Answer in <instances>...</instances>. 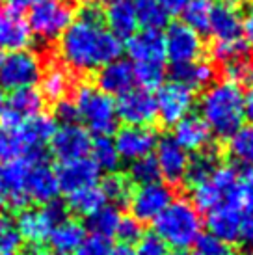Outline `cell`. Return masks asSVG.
I'll use <instances>...</instances> for the list:
<instances>
[{
	"label": "cell",
	"mask_w": 253,
	"mask_h": 255,
	"mask_svg": "<svg viewBox=\"0 0 253 255\" xmlns=\"http://www.w3.org/2000/svg\"><path fill=\"white\" fill-rule=\"evenodd\" d=\"M123 43L105 26L103 19L78 17L58 39L63 65L75 73H92L121 58Z\"/></svg>",
	"instance_id": "obj_1"
},
{
	"label": "cell",
	"mask_w": 253,
	"mask_h": 255,
	"mask_svg": "<svg viewBox=\"0 0 253 255\" xmlns=\"http://www.w3.org/2000/svg\"><path fill=\"white\" fill-rule=\"evenodd\" d=\"M216 77V69L214 65L205 62V60H196V62H188V64H179L171 67V78L175 82L188 86L192 90L197 88H209L214 82Z\"/></svg>",
	"instance_id": "obj_29"
},
{
	"label": "cell",
	"mask_w": 253,
	"mask_h": 255,
	"mask_svg": "<svg viewBox=\"0 0 253 255\" xmlns=\"http://www.w3.org/2000/svg\"><path fill=\"white\" fill-rule=\"evenodd\" d=\"M239 241L253 252V209H250L246 214H242V224H240Z\"/></svg>",
	"instance_id": "obj_51"
},
{
	"label": "cell",
	"mask_w": 253,
	"mask_h": 255,
	"mask_svg": "<svg viewBox=\"0 0 253 255\" xmlns=\"http://www.w3.org/2000/svg\"><path fill=\"white\" fill-rule=\"evenodd\" d=\"M162 6V9L169 15H183V11L186 9L190 0H156Z\"/></svg>",
	"instance_id": "obj_53"
},
{
	"label": "cell",
	"mask_w": 253,
	"mask_h": 255,
	"mask_svg": "<svg viewBox=\"0 0 253 255\" xmlns=\"http://www.w3.org/2000/svg\"><path fill=\"white\" fill-rule=\"evenodd\" d=\"M240 224H242V211H240V203L237 201L214 207L207 216V227L211 231V237L225 244L239 241Z\"/></svg>",
	"instance_id": "obj_22"
},
{
	"label": "cell",
	"mask_w": 253,
	"mask_h": 255,
	"mask_svg": "<svg viewBox=\"0 0 253 255\" xmlns=\"http://www.w3.org/2000/svg\"><path fill=\"white\" fill-rule=\"evenodd\" d=\"M39 86H41L39 93L43 95V99L58 103V101L65 99V95L69 93L71 86H73V78H71L67 67L54 64L49 65L47 69H43Z\"/></svg>",
	"instance_id": "obj_30"
},
{
	"label": "cell",
	"mask_w": 253,
	"mask_h": 255,
	"mask_svg": "<svg viewBox=\"0 0 253 255\" xmlns=\"http://www.w3.org/2000/svg\"><path fill=\"white\" fill-rule=\"evenodd\" d=\"M212 56H214L216 62L227 65L231 64V62H235V60H239V58L248 56V47L242 39H239V41H229V43H214Z\"/></svg>",
	"instance_id": "obj_44"
},
{
	"label": "cell",
	"mask_w": 253,
	"mask_h": 255,
	"mask_svg": "<svg viewBox=\"0 0 253 255\" xmlns=\"http://www.w3.org/2000/svg\"><path fill=\"white\" fill-rule=\"evenodd\" d=\"M97 88L106 95H118L128 92L134 88V65L128 60L116 58L112 62L97 69Z\"/></svg>",
	"instance_id": "obj_23"
},
{
	"label": "cell",
	"mask_w": 253,
	"mask_h": 255,
	"mask_svg": "<svg viewBox=\"0 0 253 255\" xmlns=\"http://www.w3.org/2000/svg\"><path fill=\"white\" fill-rule=\"evenodd\" d=\"M4 110H6V95H4V90H0V120L4 116Z\"/></svg>",
	"instance_id": "obj_57"
},
{
	"label": "cell",
	"mask_w": 253,
	"mask_h": 255,
	"mask_svg": "<svg viewBox=\"0 0 253 255\" xmlns=\"http://www.w3.org/2000/svg\"><path fill=\"white\" fill-rule=\"evenodd\" d=\"M43 105L45 99L35 88H22V90H15L11 95L6 99V110L2 116V123L6 125H21L30 118H34L37 114L43 112Z\"/></svg>",
	"instance_id": "obj_20"
},
{
	"label": "cell",
	"mask_w": 253,
	"mask_h": 255,
	"mask_svg": "<svg viewBox=\"0 0 253 255\" xmlns=\"http://www.w3.org/2000/svg\"><path fill=\"white\" fill-rule=\"evenodd\" d=\"M164 41H166V58H169L173 65L196 62L203 52L201 36L184 22L171 24L164 34Z\"/></svg>",
	"instance_id": "obj_14"
},
{
	"label": "cell",
	"mask_w": 253,
	"mask_h": 255,
	"mask_svg": "<svg viewBox=\"0 0 253 255\" xmlns=\"http://www.w3.org/2000/svg\"><path fill=\"white\" fill-rule=\"evenodd\" d=\"M52 118L60 125H73V123H77L78 112L75 103L69 99H62L58 101V103H54V114H52Z\"/></svg>",
	"instance_id": "obj_50"
},
{
	"label": "cell",
	"mask_w": 253,
	"mask_h": 255,
	"mask_svg": "<svg viewBox=\"0 0 253 255\" xmlns=\"http://www.w3.org/2000/svg\"><path fill=\"white\" fill-rule=\"evenodd\" d=\"M28 158L0 164V211H22L30 203L26 196Z\"/></svg>",
	"instance_id": "obj_9"
},
{
	"label": "cell",
	"mask_w": 253,
	"mask_h": 255,
	"mask_svg": "<svg viewBox=\"0 0 253 255\" xmlns=\"http://www.w3.org/2000/svg\"><path fill=\"white\" fill-rule=\"evenodd\" d=\"M118 120L132 127H149L156 120V99L153 92L132 88L116 101Z\"/></svg>",
	"instance_id": "obj_11"
},
{
	"label": "cell",
	"mask_w": 253,
	"mask_h": 255,
	"mask_svg": "<svg viewBox=\"0 0 253 255\" xmlns=\"http://www.w3.org/2000/svg\"><path fill=\"white\" fill-rule=\"evenodd\" d=\"M242 41L246 43L248 49L253 50V4L242 17Z\"/></svg>",
	"instance_id": "obj_52"
},
{
	"label": "cell",
	"mask_w": 253,
	"mask_h": 255,
	"mask_svg": "<svg viewBox=\"0 0 253 255\" xmlns=\"http://www.w3.org/2000/svg\"><path fill=\"white\" fill-rule=\"evenodd\" d=\"M134 255H168V246L156 237L155 233L141 235V239L132 248Z\"/></svg>",
	"instance_id": "obj_47"
},
{
	"label": "cell",
	"mask_w": 253,
	"mask_h": 255,
	"mask_svg": "<svg viewBox=\"0 0 253 255\" xmlns=\"http://www.w3.org/2000/svg\"><path fill=\"white\" fill-rule=\"evenodd\" d=\"M32 32L21 11L11 7H0V50L17 52L24 50L32 43Z\"/></svg>",
	"instance_id": "obj_19"
},
{
	"label": "cell",
	"mask_w": 253,
	"mask_h": 255,
	"mask_svg": "<svg viewBox=\"0 0 253 255\" xmlns=\"http://www.w3.org/2000/svg\"><path fill=\"white\" fill-rule=\"evenodd\" d=\"M116 237L121 241V244H136L141 239V224L134 218H121Z\"/></svg>",
	"instance_id": "obj_48"
},
{
	"label": "cell",
	"mask_w": 253,
	"mask_h": 255,
	"mask_svg": "<svg viewBox=\"0 0 253 255\" xmlns=\"http://www.w3.org/2000/svg\"><path fill=\"white\" fill-rule=\"evenodd\" d=\"M84 227L82 224H78L77 220L63 218L62 222H58L56 226L52 227V231L49 233V242L50 250L58 255H73L75 250L82 244L84 241Z\"/></svg>",
	"instance_id": "obj_28"
},
{
	"label": "cell",
	"mask_w": 253,
	"mask_h": 255,
	"mask_svg": "<svg viewBox=\"0 0 253 255\" xmlns=\"http://www.w3.org/2000/svg\"><path fill=\"white\" fill-rule=\"evenodd\" d=\"M103 21H106V28L112 32L118 39H128L136 34L138 15H136V4L132 0H114L106 6L103 13Z\"/></svg>",
	"instance_id": "obj_25"
},
{
	"label": "cell",
	"mask_w": 253,
	"mask_h": 255,
	"mask_svg": "<svg viewBox=\"0 0 253 255\" xmlns=\"http://www.w3.org/2000/svg\"><path fill=\"white\" fill-rule=\"evenodd\" d=\"M173 192L168 184L155 181L149 184H140L136 190L130 192L128 205L132 211V218L138 222H155L160 213L171 203Z\"/></svg>",
	"instance_id": "obj_10"
},
{
	"label": "cell",
	"mask_w": 253,
	"mask_h": 255,
	"mask_svg": "<svg viewBox=\"0 0 253 255\" xmlns=\"http://www.w3.org/2000/svg\"><path fill=\"white\" fill-rule=\"evenodd\" d=\"M209 32L216 43H229L242 39V17L233 6H216L211 15Z\"/></svg>",
	"instance_id": "obj_26"
},
{
	"label": "cell",
	"mask_w": 253,
	"mask_h": 255,
	"mask_svg": "<svg viewBox=\"0 0 253 255\" xmlns=\"http://www.w3.org/2000/svg\"><path fill=\"white\" fill-rule=\"evenodd\" d=\"M99 173L101 171L97 170V166L88 156L86 158H78V160L62 162L60 168L56 170L58 188L65 192V194H73V192L97 184Z\"/></svg>",
	"instance_id": "obj_21"
},
{
	"label": "cell",
	"mask_w": 253,
	"mask_h": 255,
	"mask_svg": "<svg viewBox=\"0 0 253 255\" xmlns=\"http://www.w3.org/2000/svg\"><path fill=\"white\" fill-rule=\"evenodd\" d=\"M224 71L227 82H233L237 86L253 84V60H250L248 56L239 58L231 64L224 65Z\"/></svg>",
	"instance_id": "obj_43"
},
{
	"label": "cell",
	"mask_w": 253,
	"mask_h": 255,
	"mask_svg": "<svg viewBox=\"0 0 253 255\" xmlns=\"http://www.w3.org/2000/svg\"><path fill=\"white\" fill-rule=\"evenodd\" d=\"M227 6H235V4H242V2H246V0H224Z\"/></svg>",
	"instance_id": "obj_58"
},
{
	"label": "cell",
	"mask_w": 253,
	"mask_h": 255,
	"mask_svg": "<svg viewBox=\"0 0 253 255\" xmlns=\"http://www.w3.org/2000/svg\"><path fill=\"white\" fill-rule=\"evenodd\" d=\"M128 58L138 64H164L166 62V41L160 30H141L126 41Z\"/></svg>",
	"instance_id": "obj_18"
},
{
	"label": "cell",
	"mask_w": 253,
	"mask_h": 255,
	"mask_svg": "<svg viewBox=\"0 0 253 255\" xmlns=\"http://www.w3.org/2000/svg\"><path fill=\"white\" fill-rule=\"evenodd\" d=\"M155 235L166 246H173L175 250H186L196 246L201 239L203 218L197 207L186 198L171 199L160 216L153 222Z\"/></svg>",
	"instance_id": "obj_3"
},
{
	"label": "cell",
	"mask_w": 253,
	"mask_h": 255,
	"mask_svg": "<svg viewBox=\"0 0 253 255\" xmlns=\"http://www.w3.org/2000/svg\"><path fill=\"white\" fill-rule=\"evenodd\" d=\"M121 218H123V216H121V213L118 211V207L105 205L88 216V229L92 231V235L110 239V237H114L116 231H118V226H120Z\"/></svg>",
	"instance_id": "obj_35"
},
{
	"label": "cell",
	"mask_w": 253,
	"mask_h": 255,
	"mask_svg": "<svg viewBox=\"0 0 253 255\" xmlns=\"http://www.w3.org/2000/svg\"><path fill=\"white\" fill-rule=\"evenodd\" d=\"M75 107L78 112V121L90 134L110 136L118 130V112L116 101L99 90L97 86L80 84L75 92Z\"/></svg>",
	"instance_id": "obj_4"
},
{
	"label": "cell",
	"mask_w": 253,
	"mask_h": 255,
	"mask_svg": "<svg viewBox=\"0 0 253 255\" xmlns=\"http://www.w3.org/2000/svg\"><path fill=\"white\" fill-rule=\"evenodd\" d=\"M112 250L114 246L110 239L90 235V237H84L82 244L75 250L73 255H112Z\"/></svg>",
	"instance_id": "obj_45"
},
{
	"label": "cell",
	"mask_w": 253,
	"mask_h": 255,
	"mask_svg": "<svg viewBox=\"0 0 253 255\" xmlns=\"http://www.w3.org/2000/svg\"><path fill=\"white\" fill-rule=\"evenodd\" d=\"M194 255H233L229 244L214 239V237H201L199 241L196 242V250H194Z\"/></svg>",
	"instance_id": "obj_49"
},
{
	"label": "cell",
	"mask_w": 253,
	"mask_h": 255,
	"mask_svg": "<svg viewBox=\"0 0 253 255\" xmlns=\"http://www.w3.org/2000/svg\"><path fill=\"white\" fill-rule=\"evenodd\" d=\"M99 186H101V190L105 194L106 201H110L114 205L126 203L128 198H130V192H132L128 179L123 177V175H118V173H110Z\"/></svg>",
	"instance_id": "obj_39"
},
{
	"label": "cell",
	"mask_w": 253,
	"mask_h": 255,
	"mask_svg": "<svg viewBox=\"0 0 253 255\" xmlns=\"http://www.w3.org/2000/svg\"><path fill=\"white\" fill-rule=\"evenodd\" d=\"M4 56H6V54H4V50H0V64H2V60H4Z\"/></svg>",
	"instance_id": "obj_61"
},
{
	"label": "cell",
	"mask_w": 253,
	"mask_h": 255,
	"mask_svg": "<svg viewBox=\"0 0 253 255\" xmlns=\"http://www.w3.org/2000/svg\"><path fill=\"white\" fill-rule=\"evenodd\" d=\"M237 173L231 166H218L205 181L192 186V203L197 211L209 213L214 207L237 201Z\"/></svg>",
	"instance_id": "obj_6"
},
{
	"label": "cell",
	"mask_w": 253,
	"mask_h": 255,
	"mask_svg": "<svg viewBox=\"0 0 253 255\" xmlns=\"http://www.w3.org/2000/svg\"><path fill=\"white\" fill-rule=\"evenodd\" d=\"M218 166H220L218 158H216L214 153H211L209 149L199 151L188 162V170H186L184 181H188L190 186H196V184H199L201 181H205V179L209 177Z\"/></svg>",
	"instance_id": "obj_37"
},
{
	"label": "cell",
	"mask_w": 253,
	"mask_h": 255,
	"mask_svg": "<svg viewBox=\"0 0 253 255\" xmlns=\"http://www.w3.org/2000/svg\"><path fill=\"white\" fill-rule=\"evenodd\" d=\"M136 15H138V24H141L143 30H160L168 24V13L162 9L156 0H138Z\"/></svg>",
	"instance_id": "obj_38"
},
{
	"label": "cell",
	"mask_w": 253,
	"mask_h": 255,
	"mask_svg": "<svg viewBox=\"0 0 253 255\" xmlns=\"http://www.w3.org/2000/svg\"><path fill=\"white\" fill-rule=\"evenodd\" d=\"M41 0H7V7H11L15 11H24L34 7L35 4H39Z\"/></svg>",
	"instance_id": "obj_54"
},
{
	"label": "cell",
	"mask_w": 253,
	"mask_h": 255,
	"mask_svg": "<svg viewBox=\"0 0 253 255\" xmlns=\"http://www.w3.org/2000/svg\"><path fill=\"white\" fill-rule=\"evenodd\" d=\"M90 153H92V160L99 171L116 173V170L120 168L121 158L110 136H99L95 142H92Z\"/></svg>",
	"instance_id": "obj_33"
},
{
	"label": "cell",
	"mask_w": 253,
	"mask_h": 255,
	"mask_svg": "<svg viewBox=\"0 0 253 255\" xmlns=\"http://www.w3.org/2000/svg\"><path fill=\"white\" fill-rule=\"evenodd\" d=\"M168 255H188V254L183 252V250H175V252H171V254H168Z\"/></svg>",
	"instance_id": "obj_60"
},
{
	"label": "cell",
	"mask_w": 253,
	"mask_h": 255,
	"mask_svg": "<svg viewBox=\"0 0 253 255\" xmlns=\"http://www.w3.org/2000/svg\"><path fill=\"white\" fill-rule=\"evenodd\" d=\"M237 201L253 209V168H244L237 173Z\"/></svg>",
	"instance_id": "obj_46"
},
{
	"label": "cell",
	"mask_w": 253,
	"mask_h": 255,
	"mask_svg": "<svg viewBox=\"0 0 253 255\" xmlns=\"http://www.w3.org/2000/svg\"><path fill=\"white\" fill-rule=\"evenodd\" d=\"M214 7H216L214 0H190L186 9L183 11L184 24L196 30L197 34L209 32V22Z\"/></svg>",
	"instance_id": "obj_36"
},
{
	"label": "cell",
	"mask_w": 253,
	"mask_h": 255,
	"mask_svg": "<svg viewBox=\"0 0 253 255\" xmlns=\"http://www.w3.org/2000/svg\"><path fill=\"white\" fill-rule=\"evenodd\" d=\"M105 205H106V198L99 184H93V186L77 190L73 192V194H67V207H69L73 213L82 214L86 218Z\"/></svg>",
	"instance_id": "obj_32"
},
{
	"label": "cell",
	"mask_w": 253,
	"mask_h": 255,
	"mask_svg": "<svg viewBox=\"0 0 253 255\" xmlns=\"http://www.w3.org/2000/svg\"><path fill=\"white\" fill-rule=\"evenodd\" d=\"M28 153V145H26L24 138H22L19 125L13 127V125L2 123L0 125V164L22 158Z\"/></svg>",
	"instance_id": "obj_31"
},
{
	"label": "cell",
	"mask_w": 253,
	"mask_h": 255,
	"mask_svg": "<svg viewBox=\"0 0 253 255\" xmlns=\"http://www.w3.org/2000/svg\"><path fill=\"white\" fill-rule=\"evenodd\" d=\"M199 118L212 134L220 138L235 134L246 120L242 88L227 80L212 82L199 99Z\"/></svg>",
	"instance_id": "obj_2"
},
{
	"label": "cell",
	"mask_w": 253,
	"mask_h": 255,
	"mask_svg": "<svg viewBox=\"0 0 253 255\" xmlns=\"http://www.w3.org/2000/svg\"><path fill=\"white\" fill-rule=\"evenodd\" d=\"M128 175H130V179H132L134 183H138V186L158 181L160 173H158V166L155 162V156H143L140 160H134L130 164Z\"/></svg>",
	"instance_id": "obj_42"
},
{
	"label": "cell",
	"mask_w": 253,
	"mask_h": 255,
	"mask_svg": "<svg viewBox=\"0 0 253 255\" xmlns=\"http://www.w3.org/2000/svg\"><path fill=\"white\" fill-rule=\"evenodd\" d=\"M227 149L235 162L246 168H253V123L242 125L235 134L229 136Z\"/></svg>",
	"instance_id": "obj_34"
},
{
	"label": "cell",
	"mask_w": 253,
	"mask_h": 255,
	"mask_svg": "<svg viewBox=\"0 0 253 255\" xmlns=\"http://www.w3.org/2000/svg\"><path fill=\"white\" fill-rule=\"evenodd\" d=\"M112 255H134L132 248L126 246V244H120V246H114Z\"/></svg>",
	"instance_id": "obj_56"
},
{
	"label": "cell",
	"mask_w": 253,
	"mask_h": 255,
	"mask_svg": "<svg viewBox=\"0 0 253 255\" xmlns=\"http://www.w3.org/2000/svg\"><path fill=\"white\" fill-rule=\"evenodd\" d=\"M156 132L151 127H126L120 128L114 138V145L118 149V155L121 160L134 162L143 156H151L156 147Z\"/></svg>",
	"instance_id": "obj_16"
},
{
	"label": "cell",
	"mask_w": 253,
	"mask_h": 255,
	"mask_svg": "<svg viewBox=\"0 0 253 255\" xmlns=\"http://www.w3.org/2000/svg\"><path fill=\"white\" fill-rule=\"evenodd\" d=\"M155 162L158 166V173L168 183L175 184L184 181L188 170V153L173 140V136H166L156 142Z\"/></svg>",
	"instance_id": "obj_17"
},
{
	"label": "cell",
	"mask_w": 253,
	"mask_h": 255,
	"mask_svg": "<svg viewBox=\"0 0 253 255\" xmlns=\"http://www.w3.org/2000/svg\"><path fill=\"white\" fill-rule=\"evenodd\" d=\"M43 73V62L35 52L24 49L9 52L0 64V90L15 92L34 88Z\"/></svg>",
	"instance_id": "obj_7"
},
{
	"label": "cell",
	"mask_w": 253,
	"mask_h": 255,
	"mask_svg": "<svg viewBox=\"0 0 253 255\" xmlns=\"http://www.w3.org/2000/svg\"><path fill=\"white\" fill-rule=\"evenodd\" d=\"M173 140H175L186 153H188V151L199 153V151H205V149L211 145L212 132H211V128L207 127V123H205L199 116L188 114L186 118H183L179 123L173 125Z\"/></svg>",
	"instance_id": "obj_24"
},
{
	"label": "cell",
	"mask_w": 253,
	"mask_h": 255,
	"mask_svg": "<svg viewBox=\"0 0 253 255\" xmlns=\"http://www.w3.org/2000/svg\"><path fill=\"white\" fill-rule=\"evenodd\" d=\"M22 244V237L11 218L0 216V255H17Z\"/></svg>",
	"instance_id": "obj_41"
},
{
	"label": "cell",
	"mask_w": 253,
	"mask_h": 255,
	"mask_svg": "<svg viewBox=\"0 0 253 255\" xmlns=\"http://www.w3.org/2000/svg\"><path fill=\"white\" fill-rule=\"evenodd\" d=\"M242 255H253V252H246V254H242Z\"/></svg>",
	"instance_id": "obj_62"
},
{
	"label": "cell",
	"mask_w": 253,
	"mask_h": 255,
	"mask_svg": "<svg viewBox=\"0 0 253 255\" xmlns=\"http://www.w3.org/2000/svg\"><path fill=\"white\" fill-rule=\"evenodd\" d=\"M19 128H21L24 142L28 145V155H34V153L45 151L43 147H45V143H49L52 140V136H54L58 128V123L54 121L52 116L41 112L34 116V118H30L28 121L21 123Z\"/></svg>",
	"instance_id": "obj_27"
},
{
	"label": "cell",
	"mask_w": 253,
	"mask_h": 255,
	"mask_svg": "<svg viewBox=\"0 0 253 255\" xmlns=\"http://www.w3.org/2000/svg\"><path fill=\"white\" fill-rule=\"evenodd\" d=\"M156 99V118L164 125H175L186 118L194 107V90L181 82H166L158 88Z\"/></svg>",
	"instance_id": "obj_12"
},
{
	"label": "cell",
	"mask_w": 253,
	"mask_h": 255,
	"mask_svg": "<svg viewBox=\"0 0 253 255\" xmlns=\"http://www.w3.org/2000/svg\"><path fill=\"white\" fill-rule=\"evenodd\" d=\"M92 2H95V4H106V6H108V4H110V2H114V0H92Z\"/></svg>",
	"instance_id": "obj_59"
},
{
	"label": "cell",
	"mask_w": 253,
	"mask_h": 255,
	"mask_svg": "<svg viewBox=\"0 0 253 255\" xmlns=\"http://www.w3.org/2000/svg\"><path fill=\"white\" fill-rule=\"evenodd\" d=\"M166 78V67L164 64H138L134 65V80L140 88L153 92L164 84Z\"/></svg>",
	"instance_id": "obj_40"
},
{
	"label": "cell",
	"mask_w": 253,
	"mask_h": 255,
	"mask_svg": "<svg viewBox=\"0 0 253 255\" xmlns=\"http://www.w3.org/2000/svg\"><path fill=\"white\" fill-rule=\"evenodd\" d=\"M73 21L75 7L69 0H41L30 7L26 19L32 37H37L43 43L58 41Z\"/></svg>",
	"instance_id": "obj_5"
},
{
	"label": "cell",
	"mask_w": 253,
	"mask_h": 255,
	"mask_svg": "<svg viewBox=\"0 0 253 255\" xmlns=\"http://www.w3.org/2000/svg\"><path fill=\"white\" fill-rule=\"evenodd\" d=\"M67 218V209L60 201H49L39 209H22L17 218V229L28 244H43L58 222Z\"/></svg>",
	"instance_id": "obj_8"
},
{
	"label": "cell",
	"mask_w": 253,
	"mask_h": 255,
	"mask_svg": "<svg viewBox=\"0 0 253 255\" xmlns=\"http://www.w3.org/2000/svg\"><path fill=\"white\" fill-rule=\"evenodd\" d=\"M244 114L246 118L253 123V84L250 86L248 93L244 95Z\"/></svg>",
	"instance_id": "obj_55"
},
{
	"label": "cell",
	"mask_w": 253,
	"mask_h": 255,
	"mask_svg": "<svg viewBox=\"0 0 253 255\" xmlns=\"http://www.w3.org/2000/svg\"><path fill=\"white\" fill-rule=\"evenodd\" d=\"M28 170H26V196L30 201L35 203H49L54 201L58 196L56 171L47 162L45 151L28 155Z\"/></svg>",
	"instance_id": "obj_13"
},
{
	"label": "cell",
	"mask_w": 253,
	"mask_h": 255,
	"mask_svg": "<svg viewBox=\"0 0 253 255\" xmlns=\"http://www.w3.org/2000/svg\"><path fill=\"white\" fill-rule=\"evenodd\" d=\"M92 134L82 125L73 123V125H60L50 140V145L60 162H69V160L86 158L92 149Z\"/></svg>",
	"instance_id": "obj_15"
}]
</instances>
